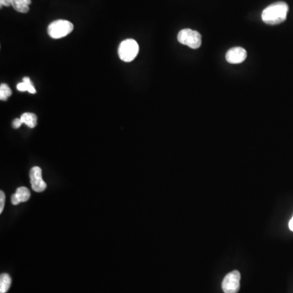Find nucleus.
Masks as SVG:
<instances>
[{
    "instance_id": "nucleus-1",
    "label": "nucleus",
    "mask_w": 293,
    "mask_h": 293,
    "mask_svg": "<svg viewBox=\"0 0 293 293\" xmlns=\"http://www.w3.org/2000/svg\"><path fill=\"white\" fill-rule=\"evenodd\" d=\"M288 6L284 2L274 3L262 12V21L267 25L274 26L282 23L287 18Z\"/></svg>"
},
{
    "instance_id": "nucleus-2",
    "label": "nucleus",
    "mask_w": 293,
    "mask_h": 293,
    "mask_svg": "<svg viewBox=\"0 0 293 293\" xmlns=\"http://www.w3.org/2000/svg\"><path fill=\"white\" fill-rule=\"evenodd\" d=\"M74 30V25L66 20H57L51 22L47 28L49 36L55 39L64 38Z\"/></svg>"
},
{
    "instance_id": "nucleus-3",
    "label": "nucleus",
    "mask_w": 293,
    "mask_h": 293,
    "mask_svg": "<svg viewBox=\"0 0 293 293\" xmlns=\"http://www.w3.org/2000/svg\"><path fill=\"white\" fill-rule=\"evenodd\" d=\"M139 51V47L137 42L130 38L121 42L119 47V55L123 62H131L137 56Z\"/></svg>"
},
{
    "instance_id": "nucleus-4",
    "label": "nucleus",
    "mask_w": 293,
    "mask_h": 293,
    "mask_svg": "<svg viewBox=\"0 0 293 293\" xmlns=\"http://www.w3.org/2000/svg\"><path fill=\"white\" fill-rule=\"evenodd\" d=\"M178 41L191 48L197 49L201 46V35L196 30L184 29L178 34Z\"/></svg>"
},
{
    "instance_id": "nucleus-5",
    "label": "nucleus",
    "mask_w": 293,
    "mask_h": 293,
    "mask_svg": "<svg viewBox=\"0 0 293 293\" xmlns=\"http://www.w3.org/2000/svg\"><path fill=\"white\" fill-rule=\"evenodd\" d=\"M241 287V273L234 270L226 274L224 278L221 287L224 293H237Z\"/></svg>"
},
{
    "instance_id": "nucleus-6",
    "label": "nucleus",
    "mask_w": 293,
    "mask_h": 293,
    "mask_svg": "<svg viewBox=\"0 0 293 293\" xmlns=\"http://www.w3.org/2000/svg\"><path fill=\"white\" fill-rule=\"evenodd\" d=\"M30 183L32 189L36 192H42L46 189V184L42 178V169L40 167L34 166L30 169Z\"/></svg>"
},
{
    "instance_id": "nucleus-7",
    "label": "nucleus",
    "mask_w": 293,
    "mask_h": 293,
    "mask_svg": "<svg viewBox=\"0 0 293 293\" xmlns=\"http://www.w3.org/2000/svg\"><path fill=\"white\" fill-rule=\"evenodd\" d=\"M247 57V51L240 46L233 47L227 51L226 59L230 64H241L245 62Z\"/></svg>"
},
{
    "instance_id": "nucleus-8",
    "label": "nucleus",
    "mask_w": 293,
    "mask_h": 293,
    "mask_svg": "<svg viewBox=\"0 0 293 293\" xmlns=\"http://www.w3.org/2000/svg\"><path fill=\"white\" fill-rule=\"evenodd\" d=\"M30 198V192L28 188L21 187L17 188L15 194L12 196V204L14 205H19L20 203L26 202Z\"/></svg>"
},
{
    "instance_id": "nucleus-9",
    "label": "nucleus",
    "mask_w": 293,
    "mask_h": 293,
    "mask_svg": "<svg viewBox=\"0 0 293 293\" xmlns=\"http://www.w3.org/2000/svg\"><path fill=\"white\" fill-rule=\"evenodd\" d=\"M31 0H12V6L17 12L26 13L30 10Z\"/></svg>"
},
{
    "instance_id": "nucleus-10",
    "label": "nucleus",
    "mask_w": 293,
    "mask_h": 293,
    "mask_svg": "<svg viewBox=\"0 0 293 293\" xmlns=\"http://www.w3.org/2000/svg\"><path fill=\"white\" fill-rule=\"evenodd\" d=\"M17 88L18 91L21 92H25L28 91L30 94H35L36 90L34 88V85L32 83L30 78L25 77L22 80V83H20L17 84Z\"/></svg>"
},
{
    "instance_id": "nucleus-11",
    "label": "nucleus",
    "mask_w": 293,
    "mask_h": 293,
    "mask_svg": "<svg viewBox=\"0 0 293 293\" xmlns=\"http://www.w3.org/2000/svg\"><path fill=\"white\" fill-rule=\"evenodd\" d=\"M20 119H21V122H22L23 124H26L30 128H34L37 126L38 119H37V116L34 113L25 112V113L21 115Z\"/></svg>"
},
{
    "instance_id": "nucleus-12",
    "label": "nucleus",
    "mask_w": 293,
    "mask_h": 293,
    "mask_svg": "<svg viewBox=\"0 0 293 293\" xmlns=\"http://www.w3.org/2000/svg\"><path fill=\"white\" fill-rule=\"evenodd\" d=\"M12 284V278L8 274L0 275V293H7Z\"/></svg>"
},
{
    "instance_id": "nucleus-13",
    "label": "nucleus",
    "mask_w": 293,
    "mask_h": 293,
    "mask_svg": "<svg viewBox=\"0 0 293 293\" xmlns=\"http://www.w3.org/2000/svg\"><path fill=\"white\" fill-rule=\"evenodd\" d=\"M11 95H12V90H11L10 87L5 83L1 84L0 86V99L5 101L8 99V98L10 97Z\"/></svg>"
},
{
    "instance_id": "nucleus-14",
    "label": "nucleus",
    "mask_w": 293,
    "mask_h": 293,
    "mask_svg": "<svg viewBox=\"0 0 293 293\" xmlns=\"http://www.w3.org/2000/svg\"><path fill=\"white\" fill-rule=\"evenodd\" d=\"M5 192L1 191L0 192V213H3L4 211V208H5Z\"/></svg>"
},
{
    "instance_id": "nucleus-15",
    "label": "nucleus",
    "mask_w": 293,
    "mask_h": 293,
    "mask_svg": "<svg viewBox=\"0 0 293 293\" xmlns=\"http://www.w3.org/2000/svg\"><path fill=\"white\" fill-rule=\"evenodd\" d=\"M23 124L21 122V119H16L13 120V127L14 129H18L21 127V125Z\"/></svg>"
},
{
    "instance_id": "nucleus-16",
    "label": "nucleus",
    "mask_w": 293,
    "mask_h": 293,
    "mask_svg": "<svg viewBox=\"0 0 293 293\" xmlns=\"http://www.w3.org/2000/svg\"><path fill=\"white\" fill-rule=\"evenodd\" d=\"M0 6L9 7L12 6V0H0Z\"/></svg>"
},
{
    "instance_id": "nucleus-17",
    "label": "nucleus",
    "mask_w": 293,
    "mask_h": 293,
    "mask_svg": "<svg viewBox=\"0 0 293 293\" xmlns=\"http://www.w3.org/2000/svg\"><path fill=\"white\" fill-rule=\"evenodd\" d=\"M289 229L293 231V217H291V219L289 221Z\"/></svg>"
}]
</instances>
